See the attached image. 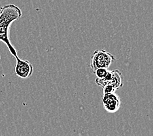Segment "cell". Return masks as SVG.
<instances>
[{
	"instance_id": "1",
	"label": "cell",
	"mask_w": 153,
	"mask_h": 136,
	"mask_svg": "<svg viewBox=\"0 0 153 136\" xmlns=\"http://www.w3.org/2000/svg\"><path fill=\"white\" fill-rule=\"evenodd\" d=\"M22 10L14 4H7L0 10V41L3 42L14 57H18L17 51L9 39V31L11 24L21 18Z\"/></svg>"
},
{
	"instance_id": "2",
	"label": "cell",
	"mask_w": 153,
	"mask_h": 136,
	"mask_svg": "<svg viewBox=\"0 0 153 136\" xmlns=\"http://www.w3.org/2000/svg\"><path fill=\"white\" fill-rule=\"evenodd\" d=\"M116 60L115 57L105 50H96L93 52L90 67L92 71L98 68L107 69Z\"/></svg>"
},
{
	"instance_id": "3",
	"label": "cell",
	"mask_w": 153,
	"mask_h": 136,
	"mask_svg": "<svg viewBox=\"0 0 153 136\" xmlns=\"http://www.w3.org/2000/svg\"><path fill=\"white\" fill-rule=\"evenodd\" d=\"M16 64L15 66V73L21 79H28L33 73V65L27 60H22L19 56L15 58Z\"/></svg>"
},
{
	"instance_id": "4",
	"label": "cell",
	"mask_w": 153,
	"mask_h": 136,
	"mask_svg": "<svg viewBox=\"0 0 153 136\" xmlns=\"http://www.w3.org/2000/svg\"><path fill=\"white\" fill-rule=\"evenodd\" d=\"M102 102L104 109L109 113H116L121 106V100L116 93L103 94Z\"/></svg>"
},
{
	"instance_id": "5",
	"label": "cell",
	"mask_w": 153,
	"mask_h": 136,
	"mask_svg": "<svg viewBox=\"0 0 153 136\" xmlns=\"http://www.w3.org/2000/svg\"><path fill=\"white\" fill-rule=\"evenodd\" d=\"M123 82L124 77L122 73L118 69H114L112 71V77L107 85H111L116 90H119L123 86Z\"/></svg>"
},
{
	"instance_id": "6",
	"label": "cell",
	"mask_w": 153,
	"mask_h": 136,
	"mask_svg": "<svg viewBox=\"0 0 153 136\" xmlns=\"http://www.w3.org/2000/svg\"><path fill=\"white\" fill-rule=\"evenodd\" d=\"M109 70L105 68H98L94 71V73L96 75V78L98 79H103L107 76V73H109Z\"/></svg>"
},
{
	"instance_id": "7",
	"label": "cell",
	"mask_w": 153,
	"mask_h": 136,
	"mask_svg": "<svg viewBox=\"0 0 153 136\" xmlns=\"http://www.w3.org/2000/svg\"><path fill=\"white\" fill-rule=\"evenodd\" d=\"M117 90L111 85H107L103 88V94H111V93H115Z\"/></svg>"
},
{
	"instance_id": "8",
	"label": "cell",
	"mask_w": 153,
	"mask_h": 136,
	"mask_svg": "<svg viewBox=\"0 0 153 136\" xmlns=\"http://www.w3.org/2000/svg\"><path fill=\"white\" fill-rule=\"evenodd\" d=\"M0 60H1V56H0Z\"/></svg>"
}]
</instances>
